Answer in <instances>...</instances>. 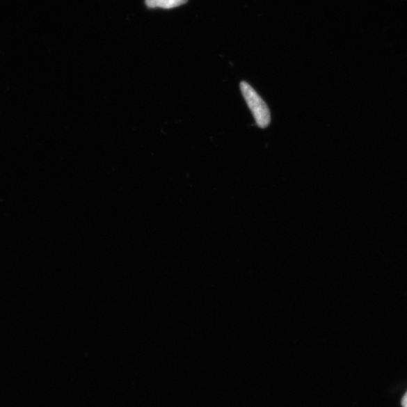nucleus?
<instances>
[{
  "instance_id": "f257e3e1",
  "label": "nucleus",
  "mask_w": 407,
  "mask_h": 407,
  "mask_svg": "<svg viewBox=\"0 0 407 407\" xmlns=\"http://www.w3.org/2000/svg\"><path fill=\"white\" fill-rule=\"evenodd\" d=\"M240 87L244 98L246 99L257 125L262 129L266 128L271 121L270 112L266 104L246 81H242Z\"/></svg>"
},
{
  "instance_id": "f03ea898",
  "label": "nucleus",
  "mask_w": 407,
  "mask_h": 407,
  "mask_svg": "<svg viewBox=\"0 0 407 407\" xmlns=\"http://www.w3.org/2000/svg\"><path fill=\"white\" fill-rule=\"evenodd\" d=\"M188 3V0H146L149 8H161L170 9L176 8Z\"/></svg>"
},
{
  "instance_id": "7ed1b4c3",
  "label": "nucleus",
  "mask_w": 407,
  "mask_h": 407,
  "mask_svg": "<svg viewBox=\"0 0 407 407\" xmlns=\"http://www.w3.org/2000/svg\"><path fill=\"white\" fill-rule=\"evenodd\" d=\"M402 406L404 407H407V393L404 395L402 400Z\"/></svg>"
}]
</instances>
